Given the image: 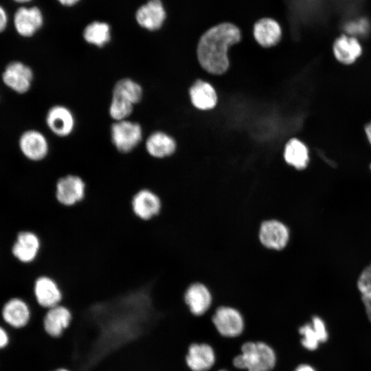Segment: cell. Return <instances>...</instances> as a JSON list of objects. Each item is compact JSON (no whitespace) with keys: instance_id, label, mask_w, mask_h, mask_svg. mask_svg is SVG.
Instances as JSON below:
<instances>
[{"instance_id":"16","label":"cell","mask_w":371,"mask_h":371,"mask_svg":"<svg viewBox=\"0 0 371 371\" xmlns=\"http://www.w3.org/2000/svg\"><path fill=\"white\" fill-rule=\"evenodd\" d=\"M259 239L267 248L282 249L289 242V231L284 224L278 221H267L260 226Z\"/></svg>"},{"instance_id":"7","label":"cell","mask_w":371,"mask_h":371,"mask_svg":"<svg viewBox=\"0 0 371 371\" xmlns=\"http://www.w3.org/2000/svg\"><path fill=\"white\" fill-rule=\"evenodd\" d=\"M142 137V128L137 122L124 120L115 122L111 127L112 143L122 153L131 152L140 143Z\"/></svg>"},{"instance_id":"3","label":"cell","mask_w":371,"mask_h":371,"mask_svg":"<svg viewBox=\"0 0 371 371\" xmlns=\"http://www.w3.org/2000/svg\"><path fill=\"white\" fill-rule=\"evenodd\" d=\"M87 181L80 175L69 172L57 178L54 195L58 205L66 208L81 204L87 195Z\"/></svg>"},{"instance_id":"9","label":"cell","mask_w":371,"mask_h":371,"mask_svg":"<svg viewBox=\"0 0 371 371\" xmlns=\"http://www.w3.org/2000/svg\"><path fill=\"white\" fill-rule=\"evenodd\" d=\"M183 297L190 313L196 317L205 315L214 303L211 291L201 283H194L188 286L183 292Z\"/></svg>"},{"instance_id":"11","label":"cell","mask_w":371,"mask_h":371,"mask_svg":"<svg viewBox=\"0 0 371 371\" xmlns=\"http://www.w3.org/2000/svg\"><path fill=\"white\" fill-rule=\"evenodd\" d=\"M185 360L191 371H210L216 364V355L210 344L193 342L188 346Z\"/></svg>"},{"instance_id":"28","label":"cell","mask_w":371,"mask_h":371,"mask_svg":"<svg viewBox=\"0 0 371 371\" xmlns=\"http://www.w3.org/2000/svg\"><path fill=\"white\" fill-rule=\"evenodd\" d=\"M134 105L124 100L112 96L109 113L112 119L117 121L127 120L133 111Z\"/></svg>"},{"instance_id":"19","label":"cell","mask_w":371,"mask_h":371,"mask_svg":"<svg viewBox=\"0 0 371 371\" xmlns=\"http://www.w3.org/2000/svg\"><path fill=\"white\" fill-rule=\"evenodd\" d=\"M166 17V12L160 0H149L140 7L136 13L137 23L148 30L159 29Z\"/></svg>"},{"instance_id":"8","label":"cell","mask_w":371,"mask_h":371,"mask_svg":"<svg viewBox=\"0 0 371 371\" xmlns=\"http://www.w3.org/2000/svg\"><path fill=\"white\" fill-rule=\"evenodd\" d=\"M42 248L43 243L40 236L35 232L24 230L17 234L12 252L20 262L29 264L37 260Z\"/></svg>"},{"instance_id":"38","label":"cell","mask_w":371,"mask_h":371,"mask_svg":"<svg viewBox=\"0 0 371 371\" xmlns=\"http://www.w3.org/2000/svg\"><path fill=\"white\" fill-rule=\"evenodd\" d=\"M370 169H371V165H370Z\"/></svg>"},{"instance_id":"13","label":"cell","mask_w":371,"mask_h":371,"mask_svg":"<svg viewBox=\"0 0 371 371\" xmlns=\"http://www.w3.org/2000/svg\"><path fill=\"white\" fill-rule=\"evenodd\" d=\"M19 144L23 155L33 161L43 160L49 152V144L46 137L37 130L25 131L19 138Z\"/></svg>"},{"instance_id":"23","label":"cell","mask_w":371,"mask_h":371,"mask_svg":"<svg viewBox=\"0 0 371 371\" xmlns=\"http://www.w3.org/2000/svg\"><path fill=\"white\" fill-rule=\"evenodd\" d=\"M190 96L192 104L199 109L208 110L214 108L217 102V96L213 87L202 80L196 81L190 89Z\"/></svg>"},{"instance_id":"27","label":"cell","mask_w":371,"mask_h":371,"mask_svg":"<svg viewBox=\"0 0 371 371\" xmlns=\"http://www.w3.org/2000/svg\"><path fill=\"white\" fill-rule=\"evenodd\" d=\"M357 286L371 323V262L361 271L357 278Z\"/></svg>"},{"instance_id":"6","label":"cell","mask_w":371,"mask_h":371,"mask_svg":"<svg viewBox=\"0 0 371 371\" xmlns=\"http://www.w3.org/2000/svg\"><path fill=\"white\" fill-rule=\"evenodd\" d=\"M32 291L37 306L45 310L62 304L64 298L59 282L47 273L40 274L35 278Z\"/></svg>"},{"instance_id":"21","label":"cell","mask_w":371,"mask_h":371,"mask_svg":"<svg viewBox=\"0 0 371 371\" xmlns=\"http://www.w3.org/2000/svg\"><path fill=\"white\" fill-rule=\"evenodd\" d=\"M145 148L150 157L163 159L173 154L176 149V143L169 135L161 131H155L147 137Z\"/></svg>"},{"instance_id":"37","label":"cell","mask_w":371,"mask_h":371,"mask_svg":"<svg viewBox=\"0 0 371 371\" xmlns=\"http://www.w3.org/2000/svg\"><path fill=\"white\" fill-rule=\"evenodd\" d=\"M216 371H229V370H228L227 369H219V370H218Z\"/></svg>"},{"instance_id":"20","label":"cell","mask_w":371,"mask_h":371,"mask_svg":"<svg viewBox=\"0 0 371 371\" xmlns=\"http://www.w3.org/2000/svg\"><path fill=\"white\" fill-rule=\"evenodd\" d=\"M333 50L336 59L346 65L355 62L362 52V48L358 39L356 37L347 35H341L335 40Z\"/></svg>"},{"instance_id":"26","label":"cell","mask_w":371,"mask_h":371,"mask_svg":"<svg viewBox=\"0 0 371 371\" xmlns=\"http://www.w3.org/2000/svg\"><path fill=\"white\" fill-rule=\"evenodd\" d=\"M83 36L87 43L102 47L110 40L109 26L105 23L93 22L85 27Z\"/></svg>"},{"instance_id":"36","label":"cell","mask_w":371,"mask_h":371,"mask_svg":"<svg viewBox=\"0 0 371 371\" xmlns=\"http://www.w3.org/2000/svg\"><path fill=\"white\" fill-rule=\"evenodd\" d=\"M54 371H69V370L66 369V368H60L56 369V370H55Z\"/></svg>"},{"instance_id":"29","label":"cell","mask_w":371,"mask_h":371,"mask_svg":"<svg viewBox=\"0 0 371 371\" xmlns=\"http://www.w3.org/2000/svg\"><path fill=\"white\" fill-rule=\"evenodd\" d=\"M345 30L351 36H364L369 31V23L365 19L352 21L346 24Z\"/></svg>"},{"instance_id":"10","label":"cell","mask_w":371,"mask_h":371,"mask_svg":"<svg viewBox=\"0 0 371 371\" xmlns=\"http://www.w3.org/2000/svg\"><path fill=\"white\" fill-rule=\"evenodd\" d=\"M300 343L308 352L315 351L319 344L328 339V332L324 320L318 315H313L310 321H306L297 328Z\"/></svg>"},{"instance_id":"4","label":"cell","mask_w":371,"mask_h":371,"mask_svg":"<svg viewBox=\"0 0 371 371\" xmlns=\"http://www.w3.org/2000/svg\"><path fill=\"white\" fill-rule=\"evenodd\" d=\"M211 319L216 330L224 338H237L245 330L244 316L240 310L232 306H218L214 308Z\"/></svg>"},{"instance_id":"32","label":"cell","mask_w":371,"mask_h":371,"mask_svg":"<svg viewBox=\"0 0 371 371\" xmlns=\"http://www.w3.org/2000/svg\"><path fill=\"white\" fill-rule=\"evenodd\" d=\"M293 371H317L315 368L310 363H302L297 365Z\"/></svg>"},{"instance_id":"18","label":"cell","mask_w":371,"mask_h":371,"mask_svg":"<svg viewBox=\"0 0 371 371\" xmlns=\"http://www.w3.org/2000/svg\"><path fill=\"white\" fill-rule=\"evenodd\" d=\"M14 24L19 34L32 36L42 26V13L36 7H21L14 14Z\"/></svg>"},{"instance_id":"2","label":"cell","mask_w":371,"mask_h":371,"mask_svg":"<svg viewBox=\"0 0 371 371\" xmlns=\"http://www.w3.org/2000/svg\"><path fill=\"white\" fill-rule=\"evenodd\" d=\"M276 363L275 350L262 341L243 343L240 346V352L232 361L236 371H272Z\"/></svg>"},{"instance_id":"17","label":"cell","mask_w":371,"mask_h":371,"mask_svg":"<svg viewBox=\"0 0 371 371\" xmlns=\"http://www.w3.org/2000/svg\"><path fill=\"white\" fill-rule=\"evenodd\" d=\"M2 317L10 326L21 328L29 324L32 311L29 304L23 299L14 297L3 305Z\"/></svg>"},{"instance_id":"30","label":"cell","mask_w":371,"mask_h":371,"mask_svg":"<svg viewBox=\"0 0 371 371\" xmlns=\"http://www.w3.org/2000/svg\"><path fill=\"white\" fill-rule=\"evenodd\" d=\"M9 342V337L7 332L0 326V349L5 348Z\"/></svg>"},{"instance_id":"33","label":"cell","mask_w":371,"mask_h":371,"mask_svg":"<svg viewBox=\"0 0 371 371\" xmlns=\"http://www.w3.org/2000/svg\"><path fill=\"white\" fill-rule=\"evenodd\" d=\"M366 133L369 142L371 144V122H369L366 126Z\"/></svg>"},{"instance_id":"12","label":"cell","mask_w":371,"mask_h":371,"mask_svg":"<svg viewBox=\"0 0 371 371\" xmlns=\"http://www.w3.org/2000/svg\"><path fill=\"white\" fill-rule=\"evenodd\" d=\"M4 84L18 93L27 92L33 80L32 69L19 61L10 63L2 74Z\"/></svg>"},{"instance_id":"14","label":"cell","mask_w":371,"mask_h":371,"mask_svg":"<svg viewBox=\"0 0 371 371\" xmlns=\"http://www.w3.org/2000/svg\"><path fill=\"white\" fill-rule=\"evenodd\" d=\"M46 124L58 137H67L72 133L76 125L72 111L63 105H55L47 113Z\"/></svg>"},{"instance_id":"35","label":"cell","mask_w":371,"mask_h":371,"mask_svg":"<svg viewBox=\"0 0 371 371\" xmlns=\"http://www.w3.org/2000/svg\"><path fill=\"white\" fill-rule=\"evenodd\" d=\"M14 1H16L18 3H25V2H28V1H30L31 0H14Z\"/></svg>"},{"instance_id":"24","label":"cell","mask_w":371,"mask_h":371,"mask_svg":"<svg viewBox=\"0 0 371 371\" xmlns=\"http://www.w3.org/2000/svg\"><path fill=\"white\" fill-rule=\"evenodd\" d=\"M286 161L294 168L302 170L306 167L309 155L307 147L297 139H292L286 144L284 149Z\"/></svg>"},{"instance_id":"31","label":"cell","mask_w":371,"mask_h":371,"mask_svg":"<svg viewBox=\"0 0 371 371\" xmlns=\"http://www.w3.org/2000/svg\"><path fill=\"white\" fill-rule=\"evenodd\" d=\"M8 16L5 10L0 5V32H3L7 25Z\"/></svg>"},{"instance_id":"1","label":"cell","mask_w":371,"mask_h":371,"mask_svg":"<svg viewBox=\"0 0 371 371\" xmlns=\"http://www.w3.org/2000/svg\"><path fill=\"white\" fill-rule=\"evenodd\" d=\"M240 39L239 29L231 23H222L207 30L197 45V57L201 67L214 74L228 68V49Z\"/></svg>"},{"instance_id":"25","label":"cell","mask_w":371,"mask_h":371,"mask_svg":"<svg viewBox=\"0 0 371 371\" xmlns=\"http://www.w3.org/2000/svg\"><path fill=\"white\" fill-rule=\"evenodd\" d=\"M143 95L141 85L130 78L118 80L113 89V96L124 100L133 105L140 102Z\"/></svg>"},{"instance_id":"34","label":"cell","mask_w":371,"mask_h":371,"mask_svg":"<svg viewBox=\"0 0 371 371\" xmlns=\"http://www.w3.org/2000/svg\"><path fill=\"white\" fill-rule=\"evenodd\" d=\"M61 4L65 5H71L75 4L79 0H58Z\"/></svg>"},{"instance_id":"15","label":"cell","mask_w":371,"mask_h":371,"mask_svg":"<svg viewBox=\"0 0 371 371\" xmlns=\"http://www.w3.org/2000/svg\"><path fill=\"white\" fill-rule=\"evenodd\" d=\"M72 313L65 305L60 304L45 311L43 317L45 332L52 337L61 336L70 326Z\"/></svg>"},{"instance_id":"5","label":"cell","mask_w":371,"mask_h":371,"mask_svg":"<svg viewBox=\"0 0 371 371\" xmlns=\"http://www.w3.org/2000/svg\"><path fill=\"white\" fill-rule=\"evenodd\" d=\"M133 216L142 222H150L157 218L164 209L161 196L154 190L142 188L132 196L130 201Z\"/></svg>"},{"instance_id":"22","label":"cell","mask_w":371,"mask_h":371,"mask_svg":"<svg viewBox=\"0 0 371 371\" xmlns=\"http://www.w3.org/2000/svg\"><path fill=\"white\" fill-rule=\"evenodd\" d=\"M282 30L279 23L271 18L258 20L254 26L256 41L263 47H271L280 39Z\"/></svg>"}]
</instances>
